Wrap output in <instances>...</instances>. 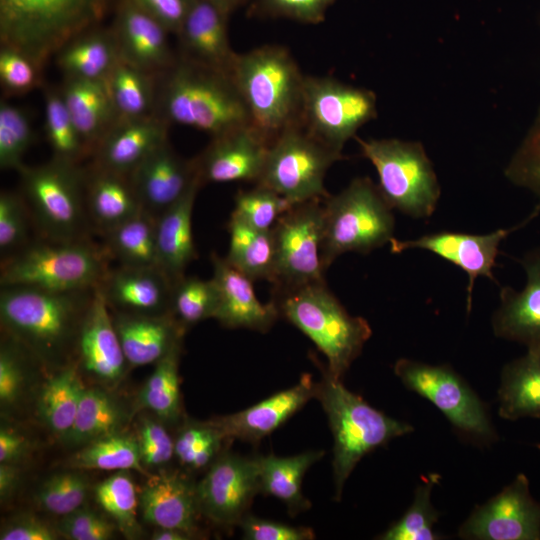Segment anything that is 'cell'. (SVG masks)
I'll list each match as a JSON object with an SVG mask.
<instances>
[{
  "mask_svg": "<svg viewBox=\"0 0 540 540\" xmlns=\"http://www.w3.org/2000/svg\"><path fill=\"white\" fill-rule=\"evenodd\" d=\"M94 290L54 291L1 285L2 328L39 362L64 366L74 354Z\"/></svg>",
  "mask_w": 540,
  "mask_h": 540,
  "instance_id": "6da1fadb",
  "label": "cell"
},
{
  "mask_svg": "<svg viewBox=\"0 0 540 540\" xmlns=\"http://www.w3.org/2000/svg\"><path fill=\"white\" fill-rule=\"evenodd\" d=\"M155 115L169 125L191 127L211 137L250 124L230 76L178 54L157 74Z\"/></svg>",
  "mask_w": 540,
  "mask_h": 540,
  "instance_id": "7a4b0ae2",
  "label": "cell"
},
{
  "mask_svg": "<svg viewBox=\"0 0 540 540\" xmlns=\"http://www.w3.org/2000/svg\"><path fill=\"white\" fill-rule=\"evenodd\" d=\"M230 77L250 124L270 143L299 123L305 75L286 47L267 44L237 53Z\"/></svg>",
  "mask_w": 540,
  "mask_h": 540,
  "instance_id": "3957f363",
  "label": "cell"
},
{
  "mask_svg": "<svg viewBox=\"0 0 540 540\" xmlns=\"http://www.w3.org/2000/svg\"><path fill=\"white\" fill-rule=\"evenodd\" d=\"M115 0H0L1 46L44 68L70 40L100 25Z\"/></svg>",
  "mask_w": 540,
  "mask_h": 540,
  "instance_id": "277c9868",
  "label": "cell"
},
{
  "mask_svg": "<svg viewBox=\"0 0 540 540\" xmlns=\"http://www.w3.org/2000/svg\"><path fill=\"white\" fill-rule=\"evenodd\" d=\"M314 398L326 413L333 436L334 498L339 501L358 462L377 447L411 433L413 427L370 406L326 369L321 381L315 383Z\"/></svg>",
  "mask_w": 540,
  "mask_h": 540,
  "instance_id": "5b68a950",
  "label": "cell"
},
{
  "mask_svg": "<svg viewBox=\"0 0 540 540\" xmlns=\"http://www.w3.org/2000/svg\"><path fill=\"white\" fill-rule=\"evenodd\" d=\"M274 296L280 316L303 332L323 353L327 359L326 371L342 379L372 335L368 321L349 314L325 281Z\"/></svg>",
  "mask_w": 540,
  "mask_h": 540,
  "instance_id": "8992f818",
  "label": "cell"
},
{
  "mask_svg": "<svg viewBox=\"0 0 540 540\" xmlns=\"http://www.w3.org/2000/svg\"><path fill=\"white\" fill-rule=\"evenodd\" d=\"M21 194L40 238L51 241L91 239L85 202V168L51 158L19 171Z\"/></svg>",
  "mask_w": 540,
  "mask_h": 540,
  "instance_id": "52a82bcc",
  "label": "cell"
},
{
  "mask_svg": "<svg viewBox=\"0 0 540 540\" xmlns=\"http://www.w3.org/2000/svg\"><path fill=\"white\" fill-rule=\"evenodd\" d=\"M109 256L91 239L39 238L1 260L0 285H26L54 291L97 288L109 271Z\"/></svg>",
  "mask_w": 540,
  "mask_h": 540,
  "instance_id": "ba28073f",
  "label": "cell"
},
{
  "mask_svg": "<svg viewBox=\"0 0 540 540\" xmlns=\"http://www.w3.org/2000/svg\"><path fill=\"white\" fill-rule=\"evenodd\" d=\"M392 208L378 184L357 177L323 203L322 259L325 269L347 252L368 254L390 244L395 232Z\"/></svg>",
  "mask_w": 540,
  "mask_h": 540,
  "instance_id": "9c48e42d",
  "label": "cell"
},
{
  "mask_svg": "<svg viewBox=\"0 0 540 540\" xmlns=\"http://www.w3.org/2000/svg\"><path fill=\"white\" fill-rule=\"evenodd\" d=\"M355 138L362 155L374 166L378 187L390 207L413 219L431 217L441 187L424 146L395 138Z\"/></svg>",
  "mask_w": 540,
  "mask_h": 540,
  "instance_id": "30bf717a",
  "label": "cell"
},
{
  "mask_svg": "<svg viewBox=\"0 0 540 540\" xmlns=\"http://www.w3.org/2000/svg\"><path fill=\"white\" fill-rule=\"evenodd\" d=\"M339 154L310 135L299 123L284 129L270 143L264 167L255 184L268 187L292 204L324 200L328 169Z\"/></svg>",
  "mask_w": 540,
  "mask_h": 540,
  "instance_id": "8fae6325",
  "label": "cell"
},
{
  "mask_svg": "<svg viewBox=\"0 0 540 540\" xmlns=\"http://www.w3.org/2000/svg\"><path fill=\"white\" fill-rule=\"evenodd\" d=\"M377 116L373 91L330 76L305 75L299 124L333 151Z\"/></svg>",
  "mask_w": 540,
  "mask_h": 540,
  "instance_id": "7c38bea8",
  "label": "cell"
},
{
  "mask_svg": "<svg viewBox=\"0 0 540 540\" xmlns=\"http://www.w3.org/2000/svg\"><path fill=\"white\" fill-rule=\"evenodd\" d=\"M394 373L407 389L433 403L464 437L480 444L496 439L485 405L450 366L400 358Z\"/></svg>",
  "mask_w": 540,
  "mask_h": 540,
  "instance_id": "4fadbf2b",
  "label": "cell"
},
{
  "mask_svg": "<svg viewBox=\"0 0 540 540\" xmlns=\"http://www.w3.org/2000/svg\"><path fill=\"white\" fill-rule=\"evenodd\" d=\"M322 200L295 204L272 228L275 293L324 282Z\"/></svg>",
  "mask_w": 540,
  "mask_h": 540,
  "instance_id": "5bb4252c",
  "label": "cell"
},
{
  "mask_svg": "<svg viewBox=\"0 0 540 540\" xmlns=\"http://www.w3.org/2000/svg\"><path fill=\"white\" fill-rule=\"evenodd\" d=\"M260 493L258 456L224 452L196 483L201 515L223 527L238 526Z\"/></svg>",
  "mask_w": 540,
  "mask_h": 540,
  "instance_id": "9a60e30c",
  "label": "cell"
},
{
  "mask_svg": "<svg viewBox=\"0 0 540 540\" xmlns=\"http://www.w3.org/2000/svg\"><path fill=\"white\" fill-rule=\"evenodd\" d=\"M539 211L540 207L515 226L500 228L487 234L439 231L415 239L393 238L389 244L390 251L393 254H400L410 249L426 250L459 267L468 277L466 304L469 312L472 307L475 280L482 276L497 283L493 271L497 265L496 259L501 242L535 218Z\"/></svg>",
  "mask_w": 540,
  "mask_h": 540,
  "instance_id": "2e32d148",
  "label": "cell"
},
{
  "mask_svg": "<svg viewBox=\"0 0 540 540\" xmlns=\"http://www.w3.org/2000/svg\"><path fill=\"white\" fill-rule=\"evenodd\" d=\"M459 536L471 540H540V505L524 474L488 502L477 506L461 525Z\"/></svg>",
  "mask_w": 540,
  "mask_h": 540,
  "instance_id": "e0dca14e",
  "label": "cell"
},
{
  "mask_svg": "<svg viewBox=\"0 0 540 540\" xmlns=\"http://www.w3.org/2000/svg\"><path fill=\"white\" fill-rule=\"evenodd\" d=\"M270 142L251 124L212 137L194 159L196 172L205 183L254 182L264 167Z\"/></svg>",
  "mask_w": 540,
  "mask_h": 540,
  "instance_id": "ac0fdd59",
  "label": "cell"
},
{
  "mask_svg": "<svg viewBox=\"0 0 540 540\" xmlns=\"http://www.w3.org/2000/svg\"><path fill=\"white\" fill-rule=\"evenodd\" d=\"M121 61L158 74L176 60L168 30L134 0H116L111 25Z\"/></svg>",
  "mask_w": 540,
  "mask_h": 540,
  "instance_id": "d6986e66",
  "label": "cell"
},
{
  "mask_svg": "<svg viewBox=\"0 0 540 540\" xmlns=\"http://www.w3.org/2000/svg\"><path fill=\"white\" fill-rule=\"evenodd\" d=\"M74 354L78 369L107 385L121 381L129 366L111 311L98 287L82 320Z\"/></svg>",
  "mask_w": 540,
  "mask_h": 540,
  "instance_id": "ffe728a7",
  "label": "cell"
},
{
  "mask_svg": "<svg viewBox=\"0 0 540 540\" xmlns=\"http://www.w3.org/2000/svg\"><path fill=\"white\" fill-rule=\"evenodd\" d=\"M520 264L526 283L520 291L500 286L492 330L498 338L522 344L527 350H540V247L525 253Z\"/></svg>",
  "mask_w": 540,
  "mask_h": 540,
  "instance_id": "44dd1931",
  "label": "cell"
},
{
  "mask_svg": "<svg viewBox=\"0 0 540 540\" xmlns=\"http://www.w3.org/2000/svg\"><path fill=\"white\" fill-rule=\"evenodd\" d=\"M230 14L211 0H193L175 34L178 55L230 76L237 53L228 35Z\"/></svg>",
  "mask_w": 540,
  "mask_h": 540,
  "instance_id": "7402d4cb",
  "label": "cell"
},
{
  "mask_svg": "<svg viewBox=\"0 0 540 540\" xmlns=\"http://www.w3.org/2000/svg\"><path fill=\"white\" fill-rule=\"evenodd\" d=\"M144 210L156 218L187 192L199 178L194 159H185L169 140L151 152L129 175Z\"/></svg>",
  "mask_w": 540,
  "mask_h": 540,
  "instance_id": "603a6c76",
  "label": "cell"
},
{
  "mask_svg": "<svg viewBox=\"0 0 540 540\" xmlns=\"http://www.w3.org/2000/svg\"><path fill=\"white\" fill-rule=\"evenodd\" d=\"M174 283L158 266H124L109 269L98 289L113 312L171 314Z\"/></svg>",
  "mask_w": 540,
  "mask_h": 540,
  "instance_id": "cb8c5ba5",
  "label": "cell"
},
{
  "mask_svg": "<svg viewBox=\"0 0 540 540\" xmlns=\"http://www.w3.org/2000/svg\"><path fill=\"white\" fill-rule=\"evenodd\" d=\"M169 126L157 115L118 117L97 144L91 164L128 176L151 152L169 140Z\"/></svg>",
  "mask_w": 540,
  "mask_h": 540,
  "instance_id": "d4e9b609",
  "label": "cell"
},
{
  "mask_svg": "<svg viewBox=\"0 0 540 540\" xmlns=\"http://www.w3.org/2000/svg\"><path fill=\"white\" fill-rule=\"evenodd\" d=\"M315 396V383L303 374L293 387L233 414L208 420L228 440L255 443L285 423Z\"/></svg>",
  "mask_w": 540,
  "mask_h": 540,
  "instance_id": "484cf974",
  "label": "cell"
},
{
  "mask_svg": "<svg viewBox=\"0 0 540 540\" xmlns=\"http://www.w3.org/2000/svg\"><path fill=\"white\" fill-rule=\"evenodd\" d=\"M212 280L218 292V310L215 319L227 328H245L268 331L280 317L274 301L258 300L253 280L233 267L225 257L211 254Z\"/></svg>",
  "mask_w": 540,
  "mask_h": 540,
  "instance_id": "4316f807",
  "label": "cell"
},
{
  "mask_svg": "<svg viewBox=\"0 0 540 540\" xmlns=\"http://www.w3.org/2000/svg\"><path fill=\"white\" fill-rule=\"evenodd\" d=\"M147 478L139 494L144 521L157 528L178 529L195 536L201 515L196 484L178 471H162Z\"/></svg>",
  "mask_w": 540,
  "mask_h": 540,
  "instance_id": "83f0119b",
  "label": "cell"
},
{
  "mask_svg": "<svg viewBox=\"0 0 540 540\" xmlns=\"http://www.w3.org/2000/svg\"><path fill=\"white\" fill-rule=\"evenodd\" d=\"M111 314L129 366L158 362L182 341L186 330L172 314Z\"/></svg>",
  "mask_w": 540,
  "mask_h": 540,
  "instance_id": "f1b7e54d",
  "label": "cell"
},
{
  "mask_svg": "<svg viewBox=\"0 0 540 540\" xmlns=\"http://www.w3.org/2000/svg\"><path fill=\"white\" fill-rule=\"evenodd\" d=\"M197 178L175 204L156 218L158 266L175 283L185 275L197 252L192 234V213L198 190Z\"/></svg>",
  "mask_w": 540,
  "mask_h": 540,
  "instance_id": "f546056e",
  "label": "cell"
},
{
  "mask_svg": "<svg viewBox=\"0 0 540 540\" xmlns=\"http://www.w3.org/2000/svg\"><path fill=\"white\" fill-rule=\"evenodd\" d=\"M85 202L91 226L101 235L143 209L127 175L93 164L85 168Z\"/></svg>",
  "mask_w": 540,
  "mask_h": 540,
  "instance_id": "4dcf8cb0",
  "label": "cell"
},
{
  "mask_svg": "<svg viewBox=\"0 0 540 540\" xmlns=\"http://www.w3.org/2000/svg\"><path fill=\"white\" fill-rule=\"evenodd\" d=\"M64 78L104 81L120 59L110 27L94 26L74 37L55 55Z\"/></svg>",
  "mask_w": 540,
  "mask_h": 540,
  "instance_id": "1f68e13d",
  "label": "cell"
},
{
  "mask_svg": "<svg viewBox=\"0 0 540 540\" xmlns=\"http://www.w3.org/2000/svg\"><path fill=\"white\" fill-rule=\"evenodd\" d=\"M59 89L73 122L93 154L118 118L105 82L64 78Z\"/></svg>",
  "mask_w": 540,
  "mask_h": 540,
  "instance_id": "d6a6232c",
  "label": "cell"
},
{
  "mask_svg": "<svg viewBox=\"0 0 540 540\" xmlns=\"http://www.w3.org/2000/svg\"><path fill=\"white\" fill-rule=\"evenodd\" d=\"M498 399L504 419L540 418V350H527L503 367Z\"/></svg>",
  "mask_w": 540,
  "mask_h": 540,
  "instance_id": "836d02e7",
  "label": "cell"
},
{
  "mask_svg": "<svg viewBox=\"0 0 540 540\" xmlns=\"http://www.w3.org/2000/svg\"><path fill=\"white\" fill-rule=\"evenodd\" d=\"M323 455L324 451L318 450L289 457L258 456L260 493L282 501L291 515L308 509L310 502L302 493L303 477Z\"/></svg>",
  "mask_w": 540,
  "mask_h": 540,
  "instance_id": "e575fe53",
  "label": "cell"
},
{
  "mask_svg": "<svg viewBox=\"0 0 540 540\" xmlns=\"http://www.w3.org/2000/svg\"><path fill=\"white\" fill-rule=\"evenodd\" d=\"M76 364L68 363L49 377L38 395L37 412L62 440L70 432L84 390Z\"/></svg>",
  "mask_w": 540,
  "mask_h": 540,
  "instance_id": "d590c367",
  "label": "cell"
},
{
  "mask_svg": "<svg viewBox=\"0 0 540 540\" xmlns=\"http://www.w3.org/2000/svg\"><path fill=\"white\" fill-rule=\"evenodd\" d=\"M102 237L107 255L119 265L158 266L156 217L146 210L142 209Z\"/></svg>",
  "mask_w": 540,
  "mask_h": 540,
  "instance_id": "8d00e7d4",
  "label": "cell"
},
{
  "mask_svg": "<svg viewBox=\"0 0 540 540\" xmlns=\"http://www.w3.org/2000/svg\"><path fill=\"white\" fill-rule=\"evenodd\" d=\"M229 248L226 260L251 280L272 282L275 271V249L272 230L263 231L230 216Z\"/></svg>",
  "mask_w": 540,
  "mask_h": 540,
  "instance_id": "74e56055",
  "label": "cell"
},
{
  "mask_svg": "<svg viewBox=\"0 0 540 540\" xmlns=\"http://www.w3.org/2000/svg\"><path fill=\"white\" fill-rule=\"evenodd\" d=\"M104 82L118 117L155 115L157 74L119 61Z\"/></svg>",
  "mask_w": 540,
  "mask_h": 540,
  "instance_id": "f35d334b",
  "label": "cell"
},
{
  "mask_svg": "<svg viewBox=\"0 0 540 540\" xmlns=\"http://www.w3.org/2000/svg\"><path fill=\"white\" fill-rule=\"evenodd\" d=\"M125 414L119 403L100 388H84L73 426L63 439L84 446L94 440L120 432Z\"/></svg>",
  "mask_w": 540,
  "mask_h": 540,
  "instance_id": "ab89813d",
  "label": "cell"
},
{
  "mask_svg": "<svg viewBox=\"0 0 540 540\" xmlns=\"http://www.w3.org/2000/svg\"><path fill=\"white\" fill-rule=\"evenodd\" d=\"M68 463L74 470H135L146 477L152 475L142 464L137 437L120 432L84 445Z\"/></svg>",
  "mask_w": 540,
  "mask_h": 540,
  "instance_id": "60d3db41",
  "label": "cell"
},
{
  "mask_svg": "<svg viewBox=\"0 0 540 540\" xmlns=\"http://www.w3.org/2000/svg\"><path fill=\"white\" fill-rule=\"evenodd\" d=\"M44 130L53 159L80 165L92 156L66 108L60 89L50 86L44 90Z\"/></svg>",
  "mask_w": 540,
  "mask_h": 540,
  "instance_id": "b9f144b4",
  "label": "cell"
},
{
  "mask_svg": "<svg viewBox=\"0 0 540 540\" xmlns=\"http://www.w3.org/2000/svg\"><path fill=\"white\" fill-rule=\"evenodd\" d=\"M182 341L158 362L138 397L139 406L153 412L159 419L176 422L181 415L179 360Z\"/></svg>",
  "mask_w": 540,
  "mask_h": 540,
  "instance_id": "7bdbcfd3",
  "label": "cell"
},
{
  "mask_svg": "<svg viewBox=\"0 0 540 540\" xmlns=\"http://www.w3.org/2000/svg\"><path fill=\"white\" fill-rule=\"evenodd\" d=\"M95 498L124 536L135 539L141 535L137 518L139 498L129 474L120 471L106 478L95 487Z\"/></svg>",
  "mask_w": 540,
  "mask_h": 540,
  "instance_id": "ee69618b",
  "label": "cell"
},
{
  "mask_svg": "<svg viewBox=\"0 0 540 540\" xmlns=\"http://www.w3.org/2000/svg\"><path fill=\"white\" fill-rule=\"evenodd\" d=\"M218 310V292L214 281L183 276L173 285L170 312L185 328L209 318Z\"/></svg>",
  "mask_w": 540,
  "mask_h": 540,
  "instance_id": "f6af8a7d",
  "label": "cell"
},
{
  "mask_svg": "<svg viewBox=\"0 0 540 540\" xmlns=\"http://www.w3.org/2000/svg\"><path fill=\"white\" fill-rule=\"evenodd\" d=\"M439 478L438 474H431L429 479L418 485L409 509L377 538L381 540L441 539L442 537L433 529L438 521L439 513L431 503V492Z\"/></svg>",
  "mask_w": 540,
  "mask_h": 540,
  "instance_id": "bcb514c9",
  "label": "cell"
},
{
  "mask_svg": "<svg viewBox=\"0 0 540 540\" xmlns=\"http://www.w3.org/2000/svg\"><path fill=\"white\" fill-rule=\"evenodd\" d=\"M228 441L209 421L187 422L175 438V457L188 470L208 469Z\"/></svg>",
  "mask_w": 540,
  "mask_h": 540,
  "instance_id": "7dc6e473",
  "label": "cell"
},
{
  "mask_svg": "<svg viewBox=\"0 0 540 540\" xmlns=\"http://www.w3.org/2000/svg\"><path fill=\"white\" fill-rule=\"evenodd\" d=\"M30 115L4 100L0 103V167L19 171L23 157L34 141Z\"/></svg>",
  "mask_w": 540,
  "mask_h": 540,
  "instance_id": "c3c4849f",
  "label": "cell"
},
{
  "mask_svg": "<svg viewBox=\"0 0 540 540\" xmlns=\"http://www.w3.org/2000/svg\"><path fill=\"white\" fill-rule=\"evenodd\" d=\"M231 216L250 227L270 231L280 217L295 204L263 185L255 184L250 190L239 191L235 196Z\"/></svg>",
  "mask_w": 540,
  "mask_h": 540,
  "instance_id": "681fc988",
  "label": "cell"
},
{
  "mask_svg": "<svg viewBox=\"0 0 540 540\" xmlns=\"http://www.w3.org/2000/svg\"><path fill=\"white\" fill-rule=\"evenodd\" d=\"M86 477L76 471L51 476L39 488L36 498L44 510L64 516L82 507L88 494Z\"/></svg>",
  "mask_w": 540,
  "mask_h": 540,
  "instance_id": "f907efd6",
  "label": "cell"
},
{
  "mask_svg": "<svg viewBox=\"0 0 540 540\" xmlns=\"http://www.w3.org/2000/svg\"><path fill=\"white\" fill-rule=\"evenodd\" d=\"M504 174L512 184L530 191L540 201V107Z\"/></svg>",
  "mask_w": 540,
  "mask_h": 540,
  "instance_id": "816d5d0a",
  "label": "cell"
},
{
  "mask_svg": "<svg viewBox=\"0 0 540 540\" xmlns=\"http://www.w3.org/2000/svg\"><path fill=\"white\" fill-rule=\"evenodd\" d=\"M31 216L21 193L2 191L0 194V253L2 260L17 253L30 242Z\"/></svg>",
  "mask_w": 540,
  "mask_h": 540,
  "instance_id": "f5cc1de1",
  "label": "cell"
},
{
  "mask_svg": "<svg viewBox=\"0 0 540 540\" xmlns=\"http://www.w3.org/2000/svg\"><path fill=\"white\" fill-rule=\"evenodd\" d=\"M337 0H251L248 14L256 18L288 19L303 24H319Z\"/></svg>",
  "mask_w": 540,
  "mask_h": 540,
  "instance_id": "db71d44e",
  "label": "cell"
},
{
  "mask_svg": "<svg viewBox=\"0 0 540 540\" xmlns=\"http://www.w3.org/2000/svg\"><path fill=\"white\" fill-rule=\"evenodd\" d=\"M42 70L26 54L1 46L0 82L6 95H23L39 87L42 84Z\"/></svg>",
  "mask_w": 540,
  "mask_h": 540,
  "instance_id": "11a10c76",
  "label": "cell"
},
{
  "mask_svg": "<svg viewBox=\"0 0 540 540\" xmlns=\"http://www.w3.org/2000/svg\"><path fill=\"white\" fill-rule=\"evenodd\" d=\"M0 348V403L1 408L14 405L21 396L25 383V356L29 351L7 334Z\"/></svg>",
  "mask_w": 540,
  "mask_h": 540,
  "instance_id": "9f6ffc18",
  "label": "cell"
},
{
  "mask_svg": "<svg viewBox=\"0 0 540 540\" xmlns=\"http://www.w3.org/2000/svg\"><path fill=\"white\" fill-rule=\"evenodd\" d=\"M137 439L145 468L164 466L175 457V439L158 421L144 418L139 426Z\"/></svg>",
  "mask_w": 540,
  "mask_h": 540,
  "instance_id": "6f0895ef",
  "label": "cell"
},
{
  "mask_svg": "<svg viewBox=\"0 0 540 540\" xmlns=\"http://www.w3.org/2000/svg\"><path fill=\"white\" fill-rule=\"evenodd\" d=\"M114 525L97 513L80 507L62 516L57 531L71 540H108L114 534Z\"/></svg>",
  "mask_w": 540,
  "mask_h": 540,
  "instance_id": "680465c9",
  "label": "cell"
},
{
  "mask_svg": "<svg viewBox=\"0 0 540 540\" xmlns=\"http://www.w3.org/2000/svg\"><path fill=\"white\" fill-rule=\"evenodd\" d=\"M246 540H312L314 531L309 527L291 526L246 514L238 525Z\"/></svg>",
  "mask_w": 540,
  "mask_h": 540,
  "instance_id": "91938a15",
  "label": "cell"
},
{
  "mask_svg": "<svg viewBox=\"0 0 540 540\" xmlns=\"http://www.w3.org/2000/svg\"><path fill=\"white\" fill-rule=\"evenodd\" d=\"M160 22L169 33L176 34L193 0H134Z\"/></svg>",
  "mask_w": 540,
  "mask_h": 540,
  "instance_id": "94428289",
  "label": "cell"
},
{
  "mask_svg": "<svg viewBox=\"0 0 540 540\" xmlns=\"http://www.w3.org/2000/svg\"><path fill=\"white\" fill-rule=\"evenodd\" d=\"M57 536V529L31 516L13 519L0 533L1 540H55Z\"/></svg>",
  "mask_w": 540,
  "mask_h": 540,
  "instance_id": "6125c7cd",
  "label": "cell"
},
{
  "mask_svg": "<svg viewBox=\"0 0 540 540\" xmlns=\"http://www.w3.org/2000/svg\"><path fill=\"white\" fill-rule=\"evenodd\" d=\"M28 440L7 426L0 428V463L17 464L28 451Z\"/></svg>",
  "mask_w": 540,
  "mask_h": 540,
  "instance_id": "be15d7a7",
  "label": "cell"
},
{
  "mask_svg": "<svg viewBox=\"0 0 540 540\" xmlns=\"http://www.w3.org/2000/svg\"><path fill=\"white\" fill-rule=\"evenodd\" d=\"M20 480V470L17 464L0 463V498L9 499L16 490Z\"/></svg>",
  "mask_w": 540,
  "mask_h": 540,
  "instance_id": "e7e4bbea",
  "label": "cell"
},
{
  "mask_svg": "<svg viewBox=\"0 0 540 540\" xmlns=\"http://www.w3.org/2000/svg\"><path fill=\"white\" fill-rule=\"evenodd\" d=\"M192 536L186 532L173 528H157L151 536L153 540H188Z\"/></svg>",
  "mask_w": 540,
  "mask_h": 540,
  "instance_id": "03108f58",
  "label": "cell"
},
{
  "mask_svg": "<svg viewBox=\"0 0 540 540\" xmlns=\"http://www.w3.org/2000/svg\"><path fill=\"white\" fill-rule=\"evenodd\" d=\"M230 15L237 9L248 6L251 0H211Z\"/></svg>",
  "mask_w": 540,
  "mask_h": 540,
  "instance_id": "003e7915",
  "label": "cell"
}]
</instances>
